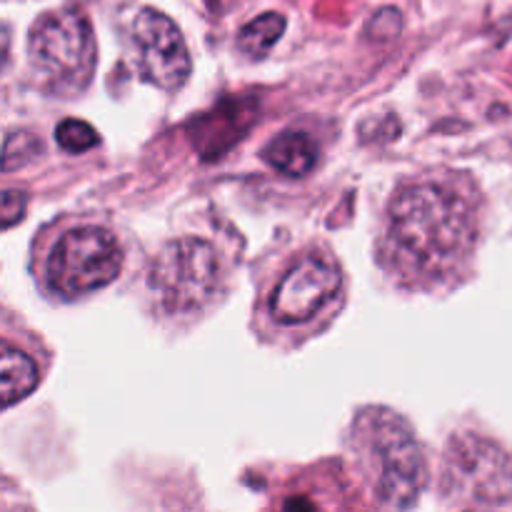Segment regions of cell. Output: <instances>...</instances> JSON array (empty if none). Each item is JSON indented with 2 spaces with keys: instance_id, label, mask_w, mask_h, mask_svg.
<instances>
[{
  "instance_id": "obj_1",
  "label": "cell",
  "mask_w": 512,
  "mask_h": 512,
  "mask_svg": "<svg viewBox=\"0 0 512 512\" xmlns=\"http://www.w3.org/2000/svg\"><path fill=\"white\" fill-rule=\"evenodd\" d=\"M480 240L473 180L435 170L398 185L383 215L378 260L403 288L435 290L460 280Z\"/></svg>"
},
{
  "instance_id": "obj_2",
  "label": "cell",
  "mask_w": 512,
  "mask_h": 512,
  "mask_svg": "<svg viewBox=\"0 0 512 512\" xmlns=\"http://www.w3.org/2000/svg\"><path fill=\"white\" fill-rule=\"evenodd\" d=\"M348 453L360 483L380 508H413L428 485L423 445L408 420L395 410H360L348 433Z\"/></svg>"
},
{
  "instance_id": "obj_3",
  "label": "cell",
  "mask_w": 512,
  "mask_h": 512,
  "mask_svg": "<svg viewBox=\"0 0 512 512\" xmlns=\"http://www.w3.org/2000/svg\"><path fill=\"white\" fill-rule=\"evenodd\" d=\"M125 263L118 235L100 223H75L53 235L40 263L48 293L78 300L108 288Z\"/></svg>"
},
{
  "instance_id": "obj_4",
  "label": "cell",
  "mask_w": 512,
  "mask_h": 512,
  "mask_svg": "<svg viewBox=\"0 0 512 512\" xmlns=\"http://www.w3.org/2000/svg\"><path fill=\"white\" fill-rule=\"evenodd\" d=\"M343 270L330 250L310 248L285 260L263 295V315L275 330L300 333L318 328L320 318L340 303Z\"/></svg>"
},
{
  "instance_id": "obj_5",
  "label": "cell",
  "mask_w": 512,
  "mask_h": 512,
  "mask_svg": "<svg viewBox=\"0 0 512 512\" xmlns=\"http://www.w3.org/2000/svg\"><path fill=\"white\" fill-rule=\"evenodd\" d=\"M95 60L93 25L78 8L50 10L30 28L28 63L45 93L63 98L83 93Z\"/></svg>"
},
{
  "instance_id": "obj_6",
  "label": "cell",
  "mask_w": 512,
  "mask_h": 512,
  "mask_svg": "<svg viewBox=\"0 0 512 512\" xmlns=\"http://www.w3.org/2000/svg\"><path fill=\"white\" fill-rule=\"evenodd\" d=\"M223 283V263L213 243L198 235L168 240L155 253L148 270V288L168 315L200 313Z\"/></svg>"
},
{
  "instance_id": "obj_7",
  "label": "cell",
  "mask_w": 512,
  "mask_h": 512,
  "mask_svg": "<svg viewBox=\"0 0 512 512\" xmlns=\"http://www.w3.org/2000/svg\"><path fill=\"white\" fill-rule=\"evenodd\" d=\"M438 490L453 508H500L512 500V458L478 433L450 438Z\"/></svg>"
},
{
  "instance_id": "obj_8",
  "label": "cell",
  "mask_w": 512,
  "mask_h": 512,
  "mask_svg": "<svg viewBox=\"0 0 512 512\" xmlns=\"http://www.w3.org/2000/svg\"><path fill=\"white\" fill-rule=\"evenodd\" d=\"M135 65L143 80L165 93H175L190 78V53L178 25L155 8H143L133 18Z\"/></svg>"
},
{
  "instance_id": "obj_9",
  "label": "cell",
  "mask_w": 512,
  "mask_h": 512,
  "mask_svg": "<svg viewBox=\"0 0 512 512\" xmlns=\"http://www.w3.org/2000/svg\"><path fill=\"white\" fill-rule=\"evenodd\" d=\"M318 153V143L303 130H285L263 148L265 163L288 178L308 175L318 165Z\"/></svg>"
},
{
  "instance_id": "obj_10",
  "label": "cell",
  "mask_w": 512,
  "mask_h": 512,
  "mask_svg": "<svg viewBox=\"0 0 512 512\" xmlns=\"http://www.w3.org/2000/svg\"><path fill=\"white\" fill-rule=\"evenodd\" d=\"M3 375H0V393H3V405L10 408L18 400L28 398L35 388H38L40 373L38 363H35L33 355H28V350L13 345V340L5 338L3 343Z\"/></svg>"
},
{
  "instance_id": "obj_11",
  "label": "cell",
  "mask_w": 512,
  "mask_h": 512,
  "mask_svg": "<svg viewBox=\"0 0 512 512\" xmlns=\"http://www.w3.org/2000/svg\"><path fill=\"white\" fill-rule=\"evenodd\" d=\"M283 30L285 18L280 13H275V10H270V13L253 18L243 30H240L238 45L245 55H250V58H263V55L278 43Z\"/></svg>"
},
{
  "instance_id": "obj_12",
  "label": "cell",
  "mask_w": 512,
  "mask_h": 512,
  "mask_svg": "<svg viewBox=\"0 0 512 512\" xmlns=\"http://www.w3.org/2000/svg\"><path fill=\"white\" fill-rule=\"evenodd\" d=\"M55 140H58L60 150H65V153H85V150L95 148V145L100 143L98 133H95V128L90 123H85V120H75V118H68L63 120V123L55 128Z\"/></svg>"
},
{
  "instance_id": "obj_13",
  "label": "cell",
  "mask_w": 512,
  "mask_h": 512,
  "mask_svg": "<svg viewBox=\"0 0 512 512\" xmlns=\"http://www.w3.org/2000/svg\"><path fill=\"white\" fill-rule=\"evenodd\" d=\"M25 210V193L23 190L8 188L3 193V228H13Z\"/></svg>"
}]
</instances>
